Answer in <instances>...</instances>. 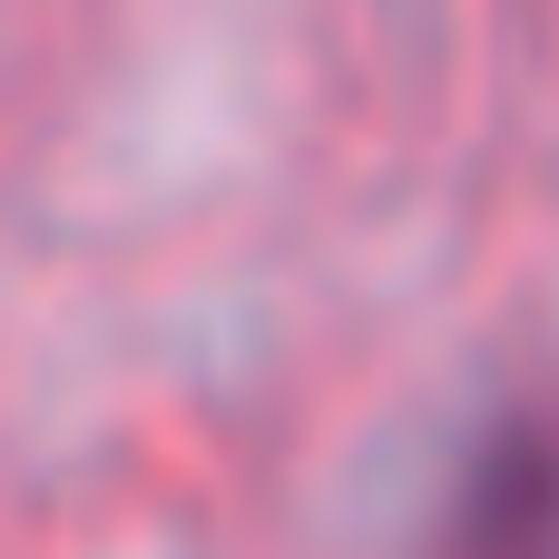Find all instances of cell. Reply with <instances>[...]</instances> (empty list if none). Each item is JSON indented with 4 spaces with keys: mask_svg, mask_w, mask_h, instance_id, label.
I'll list each match as a JSON object with an SVG mask.
<instances>
[{
    "mask_svg": "<svg viewBox=\"0 0 559 559\" xmlns=\"http://www.w3.org/2000/svg\"><path fill=\"white\" fill-rule=\"evenodd\" d=\"M442 559H559V413H501L442 501Z\"/></svg>",
    "mask_w": 559,
    "mask_h": 559,
    "instance_id": "obj_1",
    "label": "cell"
}]
</instances>
